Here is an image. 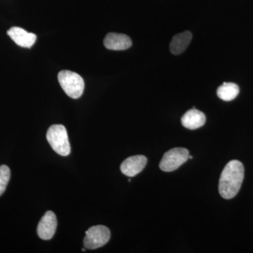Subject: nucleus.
Listing matches in <instances>:
<instances>
[{
	"mask_svg": "<svg viewBox=\"0 0 253 253\" xmlns=\"http://www.w3.org/2000/svg\"><path fill=\"white\" fill-rule=\"evenodd\" d=\"M244 179V167L242 163L233 160L226 164L219 181V192L221 197L231 199L239 193Z\"/></svg>",
	"mask_w": 253,
	"mask_h": 253,
	"instance_id": "f257e3e1",
	"label": "nucleus"
},
{
	"mask_svg": "<svg viewBox=\"0 0 253 253\" xmlns=\"http://www.w3.org/2000/svg\"><path fill=\"white\" fill-rule=\"evenodd\" d=\"M46 139L56 154L67 156L71 153L67 130L62 125H53L50 126L46 132Z\"/></svg>",
	"mask_w": 253,
	"mask_h": 253,
	"instance_id": "f03ea898",
	"label": "nucleus"
},
{
	"mask_svg": "<svg viewBox=\"0 0 253 253\" xmlns=\"http://www.w3.org/2000/svg\"><path fill=\"white\" fill-rule=\"evenodd\" d=\"M58 81L66 94L72 99H78L83 94L84 82L78 73L70 71H61L58 75Z\"/></svg>",
	"mask_w": 253,
	"mask_h": 253,
	"instance_id": "7ed1b4c3",
	"label": "nucleus"
},
{
	"mask_svg": "<svg viewBox=\"0 0 253 253\" xmlns=\"http://www.w3.org/2000/svg\"><path fill=\"white\" fill-rule=\"evenodd\" d=\"M189 156V151L184 148L169 150L163 156L160 163V168L164 172H172L186 162Z\"/></svg>",
	"mask_w": 253,
	"mask_h": 253,
	"instance_id": "20e7f679",
	"label": "nucleus"
},
{
	"mask_svg": "<svg viewBox=\"0 0 253 253\" xmlns=\"http://www.w3.org/2000/svg\"><path fill=\"white\" fill-rule=\"evenodd\" d=\"M84 246L86 249L94 250L102 247L109 242L111 232L106 226L97 225L91 226L86 231Z\"/></svg>",
	"mask_w": 253,
	"mask_h": 253,
	"instance_id": "39448f33",
	"label": "nucleus"
},
{
	"mask_svg": "<svg viewBox=\"0 0 253 253\" xmlns=\"http://www.w3.org/2000/svg\"><path fill=\"white\" fill-rule=\"evenodd\" d=\"M57 226L56 214L52 211H47L42 218L38 226V235L42 240L52 239Z\"/></svg>",
	"mask_w": 253,
	"mask_h": 253,
	"instance_id": "423d86ee",
	"label": "nucleus"
},
{
	"mask_svg": "<svg viewBox=\"0 0 253 253\" xmlns=\"http://www.w3.org/2000/svg\"><path fill=\"white\" fill-rule=\"evenodd\" d=\"M147 163V158L144 156H131L123 161L121 170L125 175L132 177L140 173Z\"/></svg>",
	"mask_w": 253,
	"mask_h": 253,
	"instance_id": "0eeeda50",
	"label": "nucleus"
},
{
	"mask_svg": "<svg viewBox=\"0 0 253 253\" xmlns=\"http://www.w3.org/2000/svg\"><path fill=\"white\" fill-rule=\"evenodd\" d=\"M106 49L121 51L129 49L132 44L129 37L121 33H111L106 35L104 40Z\"/></svg>",
	"mask_w": 253,
	"mask_h": 253,
	"instance_id": "6e6552de",
	"label": "nucleus"
},
{
	"mask_svg": "<svg viewBox=\"0 0 253 253\" xmlns=\"http://www.w3.org/2000/svg\"><path fill=\"white\" fill-rule=\"evenodd\" d=\"M7 34L17 45L25 48H31L34 45L37 40L36 35L34 33H28L19 27L10 28Z\"/></svg>",
	"mask_w": 253,
	"mask_h": 253,
	"instance_id": "1a4fd4ad",
	"label": "nucleus"
},
{
	"mask_svg": "<svg viewBox=\"0 0 253 253\" xmlns=\"http://www.w3.org/2000/svg\"><path fill=\"white\" fill-rule=\"evenodd\" d=\"M181 121L184 127L189 129H196L204 126L206 117L204 113L194 107L182 116Z\"/></svg>",
	"mask_w": 253,
	"mask_h": 253,
	"instance_id": "9d476101",
	"label": "nucleus"
},
{
	"mask_svg": "<svg viewBox=\"0 0 253 253\" xmlns=\"http://www.w3.org/2000/svg\"><path fill=\"white\" fill-rule=\"evenodd\" d=\"M191 39H192V34L190 31L183 32L176 34L173 37L169 44L171 53L174 55L182 54L189 45Z\"/></svg>",
	"mask_w": 253,
	"mask_h": 253,
	"instance_id": "9b49d317",
	"label": "nucleus"
},
{
	"mask_svg": "<svg viewBox=\"0 0 253 253\" xmlns=\"http://www.w3.org/2000/svg\"><path fill=\"white\" fill-rule=\"evenodd\" d=\"M217 94L223 101H232L239 95V87L235 83H224L218 87Z\"/></svg>",
	"mask_w": 253,
	"mask_h": 253,
	"instance_id": "f8f14e48",
	"label": "nucleus"
},
{
	"mask_svg": "<svg viewBox=\"0 0 253 253\" xmlns=\"http://www.w3.org/2000/svg\"><path fill=\"white\" fill-rule=\"evenodd\" d=\"M11 172L8 166L3 165L0 166V196H1L6 190L9 183Z\"/></svg>",
	"mask_w": 253,
	"mask_h": 253,
	"instance_id": "ddd939ff",
	"label": "nucleus"
},
{
	"mask_svg": "<svg viewBox=\"0 0 253 253\" xmlns=\"http://www.w3.org/2000/svg\"><path fill=\"white\" fill-rule=\"evenodd\" d=\"M82 251H84H84H85V250H84V249H82Z\"/></svg>",
	"mask_w": 253,
	"mask_h": 253,
	"instance_id": "4468645a",
	"label": "nucleus"
}]
</instances>
